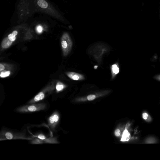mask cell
Instances as JSON below:
<instances>
[{"label":"cell","instance_id":"obj_8","mask_svg":"<svg viewBox=\"0 0 160 160\" xmlns=\"http://www.w3.org/2000/svg\"><path fill=\"white\" fill-rule=\"evenodd\" d=\"M38 4L40 7L45 8L48 6L47 2L44 0H39L38 2Z\"/></svg>","mask_w":160,"mask_h":160},{"label":"cell","instance_id":"obj_14","mask_svg":"<svg viewBox=\"0 0 160 160\" xmlns=\"http://www.w3.org/2000/svg\"><path fill=\"white\" fill-rule=\"evenodd\" d=\"M53 118L54 122L55 124L59 120V116L57 114H55L53 115Z\"/></svg>","mask_w":160,"mask_h":160},{"label":"cell","instance_id":"obj_16","mask_svg":"<svg viewBox=\"0 0 160 160\" xmlns=\"http://www.w3.org/2000/svg\"><path fill=\"white\" fill-rule=\"evenodd\" d=\"M49 122L50 124V125L52 126V125H53L54 123V122L53 115L51 116L49 118Z\"/></svg>","mask_w":160,"mask_h":160},{"label":"cell","instance_id":"obj_12","mask_svg":"<svg viewBox=\"0 0 160 160\" xmlns=\"http://www.w3.org/2000/svg\"><path fill=\"white\" fill-rule=\"evenodd\" d=\"M5 136L6 138L8 139H11L13 137L12 134L9 132H7L5 133Z\"/></svg>","mask_w":160,"mask_h":160},{"label":"cell","instance_id":"obj_9","mask_svg":"<svg viewBox=\"0 0 160 160\" xmlns=\"http://www.w3.org/2000/svg\"><path fill=\"white\" fill-rule=\"evenodd\" d=\"M112 70L113 73L115 74H118L119 71L118 67L116 64H113L112 65Z\"/></svg>","mask_w":160,"mask_h":160},{"label":"cell","instance_id":"obj_17","mask_svg":"<svg viewBox=\"0 0 160 160\" xmlns=\"http://www.w3.org/2000/svg\"><path fill=\"white\" fill-rule=\"evenodd\" d=\"M37 30L38 33H41L42 31V28L40 25L38 26L37 27Z\"/></svg>","mask_w":160,"mask_h":160},{"label":"cell","instance_id":"obj_7","mask_svg":"<svg viewBox=\"0 0 160 160\" xmlns=\"http://www.w3.org/2000/svg\"><path fill=\"white\" fill-rule=\"evenodd\" d=\"M142 117L144 120L148 122H150L152 120L150 116L146 112H144L142 113Z\"/></svg>","mask_w":160,"mask_h":160},{"label":"cell","instance_id":"obj_13","mask_svg":"<svg viewBox=\"0 0 160 160\" xmlns=\"http://www.w3.org/2000/svg\"><path fill=\"white\" fill-rule=\"evenodd\" d=\"M9 39L12 41L13 42L16 39L15 36L12 33L9 34L8 36Z\"/></svg>","mask_w":160,"mask_h":160},{"label":"cell","instance_id":"obj_10","mask_svg":"<svg viewBox=\"0 0 160 160\" xmlns=\"http://www.w3.org/2000/svg\"><path fill=\"white\" fill-rule=\"evenodd\" d=\"M10 72L9 71H4L1 72L0 76L1 78H5L9 75Z\"/></svg>","mask_w":160,"mask_h":160},{"label":"cell","instance_id":"obj_23","mask_svg":"<svg viewBox=\"0 0 160 160\" xmlns=\"http://www.w3.org/2000/svg\"></svg>","mask_w":160,"mask_h":160},{"label":"cell","instance_id":"obj_15","mask_svg":"<svg viewBox=\"0 0 160 160\" xmlns=\"http://www.w3.org/2000/svg\"><path fill=\"white\" fill-rule=\"evenodd\" d=\"M96 98V96L94 95H90L88 96L87 98L88 100L91 101L94 99Z\"/></svg>","mask_w":160,"mask_h":160},{"label":"cell","instance_id":"obj_19","mask_svg":"<svg viewBox=\"0 0 160 160\" xmlns=\"http://www.w3.org/2000/svg\"><path fill=\"white\" fill-rule=\"evenodd\" d=\"M38 137L41 140H44L46 138L45 137L44 135H42V134L39 135L38 136Z\"/></svg>","mask_w":160,"mask_h":160},{"label":"cell","instance_id":"obj_20","mask_svg":"<svg viewBox=\"0 0 160 160\" xmlns=\"http://www.w3.org/2000/svg\"><path fill=\"white\" fill-rule=\"evenodd\" d=\"M154 78L157 80L160 81V74L155 76Z\"/></svg>","mask_w":160,"mask_h":160},{"label":"cell","instance_id":"obj_1","mask_svg":"<svg viewBox=\"0 0 160 160\" xmlns=\"http://www.w3.org/2000/svg\"><path fill=\"white\" fill-rule=\"evenodd\" d=\"M72 43L71 38L67 33L63 35L61 39V45L63 53L67 55L71 49Z\"/></svg>","mask_w":160,"mask_h":160},{"label":"cell","instance_id":"obj_11","mask_svg":"<svg viewBox=\"0 0 160 160\" xmlns=\"http://www.w3.org/2000/svg\"><path fill=\"white\" fill-rule=\"evenodd\" d=\"M64 87V85L61 83L59 82L57 83L56 85V89L58 91H59L62 90Z\"/></svg>","mask_w":160,"mask_h":160},{"label":"cell","instance_id":"obj_2","mask_svg":"<svg viewBox=\"0 0 160 160\" xmlns=\"http://www.w3.org/2000/svg\"><path fill=\"white\" fill-rule=\"evenodd\" d=\"M45 105L43 104H39L30 106H26L19 108L18 111L21 112H32L43 109Z\"/></svg>","mask_w":160,"mask_h":160},{"label":"cell","instance_id":"obj_5","mask_svg":"<svg viewBox=\"0 0 160 160\" xmlns=\"http://www.w3.org/2000/svg\"><path fill=\"white\" fill-rule=\"evenodd\" d=\"M44 97V94L42 92H39L34 98L33 100L30 102V103H34L42 100Z\"/></svg>","mask_w":160,"mask_h":160},{"label":"cell","instance_id":"obj_22","mask_svg":"<svg viewBox=\"0 0 160 160\" xmlns=\"http://www.w3.org/2000/svg\"><path fill=\"white\" fill-rule=\"evenodd\" d=\"M15 36H16L18 34V32L16 31H14L12 32V33Z\"/></svg>","mask_w":160,"mask_h":160},{"label":"cell","instance_id":"obj_18","mask_svg":"<svg viewBox=\"0 0 160 160\" xmlns=\"http://www.w3.org/2000/svg\"><path fill=\"white\" fill-rule=\"evenodd\" d=\"M114 133L116 136H119L120 134V131L119 129H117L115 131Z\"/></svg>","mask_w":160,"mask_h":160},{"label":"cell","instance_id":"obj_4","mask_svg":"<svg viewBox=\"0 0 160 160\" xmlns=\"http://www.w3.org/2000/svg\"><path fill=\"white\" fill-rule=\"evenodd\" d=\"M12 42L8 37L5 38L2 40L1 43V46L3 48H8L11 45Z\"/></svg>","mask_w":160,"mask_h":160},{"label":"cell","instance_id":"obj_3","mask_svg":"<svg viewBox=\"0 0 160 160\" xmlns=\"http://www.w3.org/2000/svg\"><path fill=\"white\" fill-rule=\"evenodd\" d=\"M66 74L69 78L74 80H81L84 78L82 74L75 72H68Z\"/></svg>","mask_w":160,"mask_h":160},{"label":"cell","instance_id":"obj_21","mask_svg":"<svg viewBox=\"0 0 160 160\" xmlns=\"http://www.w3.org/2000/svg\"><path fill=\"white\" fill-rule=\"evenodd\" d=\"M5 68L4 66L2 64H0V71L3 70Z\"/></svg>","mask_w":160,"mask_h":160},{"label":"cell","instance_id":"obj_6","mask_svg":"<svg viewBox=\"0 0 160 160\" xmlns=\"http://www.w3.org/2000/svg\"><path fill=\"white\" fill-rule=\"evenodd\" d=\"M130 135L128 131L126 129L123 133L121 141H128L130 138Z\"/></svg>","mask_w":160,"mask_h":160}]
</instances>
